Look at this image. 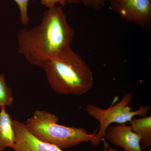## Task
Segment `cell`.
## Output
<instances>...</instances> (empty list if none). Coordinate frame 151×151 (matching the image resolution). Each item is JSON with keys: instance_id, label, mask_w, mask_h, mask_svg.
<instances>
[{"instance_id": "4", "label": "cell", "mask_w": 151, "mask_h": 151, "mask_svg": "<svg viewBox=\"0 0 151 151\" xmlns=\"http://www.w3.org/2000/svg\"><path fill=\"white\" fill-rule=\"evenodd\" d=\"M133 98L132 93L125 94L119 103L107 109H102L92 104H87L85 107L86 113L99 122V130L91 142L93 146H97L105 139L106 130L111 124H126L137 116H147L150 110V106L141 105L138 110L132 111L129 106Z\"/></svg>"}, {"instance_id": "6", "label": "cell", "mask_w": 151, "mask_h": 151, "mask_svg": "<svg viewBox=\"0 0 151 151\" xmlns=\"http://www.w3.org/2000/svg\"><path fill=\"white\" fill-rule=\"evenodd\" d=\"M13 124L15 138L11 148L15 151H64L38 139L29 132L23 122L13 119Z\"/></svg>"}, {"instance_id": "14", "label": "cell", "mask_w": 151, "mask_h": 151, "mask_svg": "<svg viewBox=\"0 0 151 151\" xmlns=\"http://www.w3.org/2000/svg\"><path fill=\"white\" fill-rule=\"evenodd\" d=\"M103 145H104V149L103 151H119L111 147L108 142L106 141V139L103 140Z\"/></svg>"}, {"instance_id": "7", "label": "cell", "mask_w": 151, "mask_h": 151, "mask_svg": "<svg viewBox=\"0 0 151 151\" xmlns=\"http://www.w3.org/2000/svg\"><path fill=\"white\" fill-rule=\"evenodd\" d=\"M105 139L124 151H143L140 137L125 123L109 126L105 132Z\"/></svg>"}, {"instance_id": "9", "label": "cell", "mask_w": 151, "mask_h": 151, "mask_svg": "<svg viewBox=\"0 0 151 151\" xmlns=\"http://www.w3.org/2000/svg\"><path fill=\"white\" fill-rule=\"evenodd\" d=\"M129 122L132 130L140 137L142 150L151 149V116L133 118Z\"/></svg>"}, {"instance_id": "1", "label": "cell", "mask_w": 151, "mask_h": 151, "mask_svg": "<svg viewBox=\"0 0 151 151\" xmlns=\"http://www.w3.org/2000/svg\"><path fill=\"white\" fill-rule=\"evenodd\" d=\"M75 36L61 6H55L43 13L39 24L19 31L18 51L30 64L42 68L50 58L70 46Z\"/></svg>"}, {"instance_id": "11", "label": "cell", "mask_w": 151, "mask_h": 151, "mask_svg": "<svg viewBox=\"0 0 151 151\" xmlns=\"http://www.w3.org/2000/svg\"><path fill=\"white\" fill-rule=\"evenodd\" d=\"M19 8L20 20L22 24L27 25L29 23L30 19L28 14L29 0H14Z\"/></svg>"}, {"instance_id": "2", "label": "cell", "mask_w": 151, "mask_h": 151, "mask_svg": "<svg viewBox=\"0 0 151 151\" xmlns=\"http://www.w3.org/2000/svg\"><path fill=\"white\" fill-rule=\"evenodd\" d=\"M50 86L62 95H83L93 87L92 70L70 46L52 57L42 66Z\"/></svg>"}, {"instance_id": "15", "label": "cell", "mask_w": 151, "mask_h": 151, "mask_svg": "<svg viewBox=\"0 0 151 151\" xmlns=\"http://www.w3.org/2000/svg\"><path fill=\"white\" fill-rule=\"evenodd\" d=\"M80 3V0H67V3L72 4H78Z\"/></svg>"}, {"instance_id": "3", "label": "cell", "mask_w": 151, "mask_h": 151, "mask_svg": "<svg viewBox=\"0 0 151 151\" xmlns=\"http://www.w3.org/2000/svg\"><path fill=\"white\" fill-rule=\"evenodd\" d=\"M59 117L47 111L36 110L27 120L26 126L38 139L63 150L94 140L98 128L92 134L83 128L68 127L58 124Z\"/></svg>"}, {"instance_id": "10", "label": "cell", "mask_w": 151, "mask_h": 151, "mask_svg": "<svg viewBox=\"0 0 151 151\" xmlns=\"http://www.w3.org/2000/svg\"><path fill=\"white\" fill-rule=\"evenodd\" d=\"M14 101L12 90L7 85L5 76L0 74V107H11Z\"/></svg>"}, {"instance_id": "5", "label": "cell", "mask_w": 151, "mask_h": 151, "mask_svg": "<svg viewBox=\"0 0 151 151\" xmlns=\"http://www.w3.org/2000/svg\"><path fill=\"white\" fill-rule=\"evenodd\" d=\"M109 8L126 21L145 30L151 27V0H108Z\"/></svg>"}, {"instance_id": "8", "label": "cell", "mask_w": 151, "mask_h": 151, "mask_svg": "<svg viewBox=\"0 0 151 151\" xmlns=\"http://www.w3.org/2000/svg\"><path fill=\"white\" fill-rule=\"evenodd\" d=\"M0 111V151L11 148L15 142L14 131L11 115L6 111L5 106H1Z\"/></svg>"}, {"instance_id": "12", "label": "cell", "mask_w": 151, "mask_h": 151, "mask_svg": "<svg viewBox=\"0 0 151 151\" xmlns=\"http://www.w3.org/2000/svg\"><path fill=\"white\" fill-rule=\"evenodd\" d=\"M108 0H80L85 6L92 8L95 10L100 9L105 6V3Z\"/></svg>"}, {"instance_id": "13", "label": "cell", "mask_w": 151, "mask_h": 151, "mask_svg": "<svg viewBox=\"0 0 151 151\" xmlns=\"http://www.w3.org/2000/svg\"><path fill=\"white\" fill-rule=\"evenodd\" d=\"M40 3L48 8L55 6L57 4L61 6L64 7L67 4V0H41Z\"/></svg>"}]
</instances>
